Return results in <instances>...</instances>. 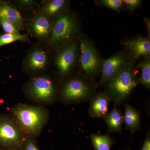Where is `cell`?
Instances as JSON below:
<instances>
[{"instance_id":"1","label":"cell","mask_w":150,"mask_h":150,"mask_svg":"<svg viewBox=\"0 0 150 150\" xmlns=\"http://www.w3.org/2000/svg\"><path fill=\"white\" fill-rule=\"evenodd\" d=\"M137 64L136 62L129 61L103 86L110 101L116 107L127 102L139 85Z\"/></svg>"},{"instance_id":"2","label":"cell","mask_w":150,"mask_h":150,"mask_svg":"<svg viewBox=\"0 0 150 150\" xmlns=\"http://www.w3.org/2000/svg\"><path fill=\"white\" fill-rule=\"evenodd\" d=\"M62 81L58 93L60 100L66 104L90 100L99 86L98 82L84 76L78 71L69 75Z\"/></svg>"},{"instance_id":"3","label":"cell","mask_w":150,"mask_h":150,"mask_svg":"<svg viewBox=\"0 0 150 150\" xmlns=\"http://www.w3.org/2000/svg\"><path fill=\"white\" fill-rule=\"evenodd\" d=\"M83 33L80 15L69 10L53 19L48 42L50 46L55 50L64 44L77 39Z\"/></svg>"},{"instance_id":"4","label":"cell","mask_w":150,"mask_h":150,"mask_svg":"<svg viewBox=\"0 0 150 150\" xmlns=\"http://www.w3.org/2000/svg\"><path fill=\"white\" fill-rule=\"evenodd\" d=\"M11 115L25 135L35 138L48 122L49 112L40 106L19 103L11 109Z\"/></svg>"},{"instance_id":"5","label":"cell","mask_w":150,"mask_h":150,"mask_svg":"<svg viewBox=\"0 0 150 150\" xmlns=\"http://www.w3.org/2000/svg\"><path fill=\"white\" fill-rule=\"evenodd\" d=\"M78 71L84 76L95 80L100 74L103 58L95 43L84 33L80 36Z\"/></svg>"},{"instance_id":"6","label":"cell","mask_w":150,"mask_h":150,"mask_svg":"<svg viewBox=\"0 0 150 150\" xmlns=\"http://www.w3.org/2000/svg\"><path fill=\"white\" fill-rule=\"evenodd\" d=\"M79 38L55 50L54 66L57 74L62 80L78 69L80 50Z\"/></svg>"},{"instance_id":"7","label":"cell","mask_w":150,"mask_h":150,"mask_svg":"<svg viewBox=\"0 0 150 150\" xmlns=\"http://www.w3.org/2000/svg\"><path fill=\"white\" fill-rule=\"evenodd\" d=\"M26 136L11 115H0V148L21 149Z\"/></svg>"},{"instance_id":"8","label":"cell","mask_w":150,"mask_h":150,"mask_svg":"<svg viewBox=\"0 0 150 150\" xmlns=\"http://www.w3.org/2000/svg\"><path fill=\"white\" fill-rule=\"evenodd\" d=\"M28 91L33 100L43 103L53 102L57 94L55 83L47 76L33 78L28 84Z\"/></svg>"},{"instance_id":"9","label":"cell","mask_w":150,"mask_h":150,"mask_svg":"<svg viewBox=\"0 0 150 150\" xmlns=\"http://www.w3.org/2000/svg\"><path fill=\"white\" fill-rule=\"evenodd\" d=\"M131 61L136 62L150 56V38L142 35L125 37L120 42Z\"/></svg>"},{"instance_id":"10","label":"cell","mask_w":150,"mask_h":150,"mask_svg":"<svg viewBox=\"0 0 150 150\" xmlns=\"http://www.w3.org/2000/svg\"><path fill=\"white\" fill-rule=\"evenodd\" d=\"M131 61L124 49L114 53L107 59H103L102 62L99 86H103L116 74L120 69Z\"/></svg>"},{"instance_id":"11","label":"cell","mask_w":150,"mask_h":150,"mask_svg":"<svg viewBox=\"0 0 150 150\" xmlns=\"http://www.w3.org/2000/svg\"><path fill=\"white\" fill-rule=\"evenodd\" d=\"M29 26L33 36L40 40H45L51 35L52 21L43 13H39L33 17Z\"/></svg>"},{"instance_id":"12","label":"cell","mask_w":150,"mask_h":150,"mask_svg":"<svg viewBox=\"0 0 150 150\" xmlns=\"http://www.w3.org/2000/svg\"><path fill=\"white\" fill-rule=\"evenodd\" d=\"M90 101L88 113L92 118H103L108 112L110 100L105 91L97 92Z\"/></svg>"},{"instance_id":"13","label":"cell","mask_w":150,"mask_h":150,"mask_svg":"<svg viewBox=\"0 0 150 150\" xmlns=\"http://www.w3.org/2000/svg\"><path fill=\"white\" fill-rule=\"evenodd\" d=\"M48 63V55L46 51L40 48L33 50L25 60V67L30 71H41L45 69Z\"/></svg>"},{"instance_id":"14","label":"cell","mask_w":150,"mask_h":150,"mask_svg":"<svg viewBox=\"0 0 150 150\" xmlns=\"http://www.w3.org/2000/svg\"><path fill=\"white\" fill-rule=\"evenodd\" d=\"M0 16L12 24L19 31L23 29L24 24L21 14L8 3L0 1Z\"/></svg>"},{"instance_id":"15","label":"cell","mask_w":150,"mask_h":150,"mask_svg":"<svg viewBox=\"0 0 150 150\" xmlns=\"http://www.w3.org/2000/svg\"><path fill=\"white\" fill-rule=\"evenodd\" d=\"M70 1L67 0L47 1L42 6L41 12L54 19L70 10Z\"/></svg>"},{"instance_id":"16","label":"cell","mask_w":150,"mask_h":150,"mask_svg":"<svg viewBox=\"0 0 150 150\" xmlns=\"http://www.w3.org/2000/svg\"><path fill=\"white\" fill-rule=\"evenodd\" d=\"M124 104L125 110L123 123L125 124V129L134 133L141 129V115L138 110L128 103Z\"/></svg>"},{"instance_id":"17","label":"cell","mask_w":150,"mask_h":150,"mask_svg":"<svg viewBox=\"0 0 150 150\" xmlns=\"http://www.w3.org/2000/svg\"><path fill=\"white\" fill-rule=\"evenodd\" d=\"M103 118L107 126L108 132L118 133L120 135L122 134L123 115L116 106L114 105L113 109Z\"/></svg>"},{"instance_id":"18","label":"cell","mask_w":150,"mask_h":150,"mask_svg":"<svg viewBox=\"0 0 150 150\" xmlns=\"http://www.w3.org/2000/svg\"><path fill=\"white\" fill-rule=\"evenodd\" d=\"M137 67L141 71L140 76L138 77L139 84H142L145 88L150 91V56L142 58Z\"/></svg>"},{"instance_id":"19","label":"cell","mask_w":150,"mask_h":150,"mask_svg":"<svg viewBox=\"0 0 150 150\" xmlns=\"http://www.w3.org/2000/svg\"><path fill=\"white\" fill-rule=\"evenodd\" d=\"M90 139L94 150H110L115 143L108 134H93L91 135Z\"/></svg>"},{"instance_id":"20","label":"cell","mask_w":150,"mask_h":150,"mask_svg":"<svg viewBox=\"0 0 150 150\" xmlns=\"http://www.w3.org/2000/svg\"><path fill=\"white\" fill-rule=\"evenodd\" d=\"M95 4L100 7H105L120 13L124 9L123 0H96Z\"/></svg>"},{"instance_id":"21","label":"cell","mask_w":150,"mask_h":150,"mask_svg":"<svg viewBox=\"0 0 150 150\" xmlns=\"http://www.w3.org/2000/svg\"><path fill=\"white\" fill-rule=\"evenodd\" d=\"M28 38L27 34H13L5 33L0 35V47L7 45L17 40L27 41Z\"/></svg>"},{"instance_id":"22","label":"cell","mask_w":150,"mask_h":150,"mask_svg":"<svg viewBox=\"0 0 150 150\" xmlns=\"http://www.w3.org/2000/svg\"><path fill=\"white\" fill-rule=\"evenodd\" d=\"M124 8L129 12V14H133L138 8H139L142 2V0H123Z\"/></svg>"},{"instance_id":"23","label":"cell","mask_w":150,"mask_h":150,"mask_svg":"<svg viewBox=\"0 0 150 150\" xmlns=\"http://www.w3.org/2000/svg\"><path fill=\"white\" fill-rule=\"evenodd\" d=\"M21 150H39L34 138L26 136L21 148Z\"/></svg>"},{"instance_id":"24","label":"cell","mask_w":150,"mask_h":150,"mask_svg":"<svg viewBox=\"0 0 150 150\" xmlns=\"http://www.w3.org/2000/svg\"><path fill=\"white\" fill-rule=\"evenodd\" d=\"M0 24L1 25L6 33L13 34H20L18 30L12 24H11L1 16H0Z\"/></svg>"},{"instance_id":"25","label":"cell","mask_w":150,"mask_h":150,"mask_svg":"<svg viewBox=\"0 0 150 150\" xmlns=\"http://www.w3.org/2000/svg\"><path fill=\"white\" fill-rule=\"evenodd\" d=\"M141 150H150V129L147 133L146 139Z\"/></svg>"},{"instance_id":"26","label":"cell","mask_w":150,"mask_h":150,"mask_svg":"<svg viewBox=\"0 0 150 150\" xmlns=\"http://www.w3.org/2000/svg\"><path fill=\"white\" fill-rule=\"evenodd\" d=\"M18 2L22 5L25 6L31 7L35 4V2L30 0H23V1H18Z\"/></svg>"},{"instance_id":"27","label":"cell","mask_w":150,"mask_h":150,"mask_svg":"<svg viewBox=\"0 0 150 150\" xmlns=\"http://www.w3.org/2000/svg\"><path fill=\"white\" fill-rule=\"evenodd\" d=\"M146 25V27L147 28V30L148 36L147 37L150 38V19L145 18H144Z\"/></svg>"},{"instance_id":"28","label":"cell","mask_w":150,"mask_h":150,"mask_svg":"<svg viewBox=\"0 0 150 150\" xmlns=\"http://www.w3.org/2000/svg\"><path fill=\"white\" fill-rule=\"evenodd\" d=\"M20 149L15 148H0V150H20Z\"/></svg>"},{"instance_id":"29","label":"cell","mask_w":150,"mask_h":150,"mask_svg":"<svg viewBox=\"0 0 150 150\" xmlns=\"http://www.w3.org/2000/svg\"><path fill=\"white\" fill-rule=\"evenodd\" d=\"M20 150H21V149H20Z\"/></svg>"},{"instance_id":"30","label":"cell","mask_w":150,"mask_h":150,"mask_svg":"<svg viewBox=\"0 0 150 150\" xmlns=\"http://www.w3.org/2000/svg\"><path fill=\"white\" fill-rule=\"evenodd\" d=\"M128 150H130V149H128Z\"/></svg>"}]
</instances>
